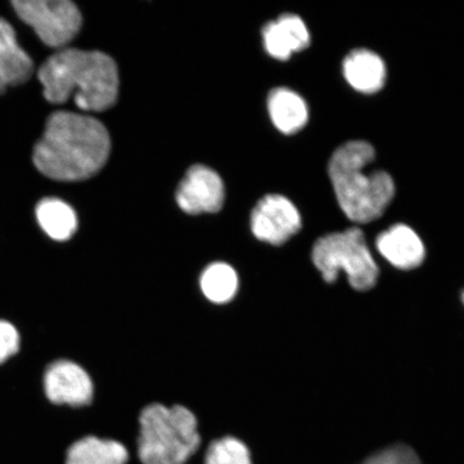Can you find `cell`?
<instances>
[{
	"label": "cell",
	"mask_w": 464,
	"mask_h": 464,
	"mask_svg": "<svg viewBox=\"0 0 464 464\" xmlns=\"http://www.w3.org/2000/svg\"><path fill=\"white\" fill-rule=\"evenodd\" d=\"M34 63L17 43L13 26L0 17V95L31 79Z\"/></svg>",
	"instance_id": "cell-12"
},
{
	"label": "cell",
	"mask_w": 464,
	"mask_h": 464,
	"mask_svg": "<svg viewBox=\"0 0 464 464\" xmlns=\"http://www.w3.org/2000/svg\"><path fill=\"white\" fill-rule=\"evenodd\" d=\"M376 247L382 256L401 270H413L426 256L425 246L416 232L404 224L393 225L377 237Z\"/></svg>",
	"instance_id": "cell-10"
},
{
	"label": "cell",
	"mask_w": 464,
	"mask_h": 464,
	"mask_svg": "<svg viewBox=\"0 0 464 464\" xmlns=\"http://www.w3.org/2000/svg\"><path fill=\"white\" fill-rule=\"evenodd\" d=\"M111 141L100 121L89 115L58 111L46 121L34 149V164L55 181H82L106 165Z\"/></svg>",
	"instance_id": "cell-1"
},
{
	"label": "cell",
	"mask_w": 464,
	"mask_h": 464,
	"mask_svg": "<svg viewBox=\"0 0 464 464\" xmlns=\"http://www.w3.org/2000/svg\"><path fill=\"white\" fill-rule=\"evenodd\" d=\"M201 438L193 411L182 405H148L139 417L138 456L142 464H185Z\"/></svg>",
	"instance_id": "cell-4"
},
{
	"label": "cell",
	"mask_w": 464,
	"mask_h": 464,
	"mask_svg": "<svg viewBox=\"0 0 464 464\" xmlns=\"http://www.w3.org/2000/svg\"><path fill=\"white\" fill-rule=\"evenodd\" d=\"M252 231L258 240L271 246H282L298 234L303 226L298 208L281 195H268L255 207Z\"/></svg>",
	"instance_id": "cell-7"
},
{
	"label": "cell",
	"mask_w": 464,
	"mask_h": 464,
	"mask_svg": "<svg viewBox=\"0 0 464 464\" xmlns=\"http://www.w3.org/2000/svg\"><path fill=\"white\" fill-rule=\"evenodd\" d=\"M38 79L45 100L51 103H63L73 97L83 111L101 112L118 100V67L111 57L100 51H57L39 68Z\"/></svg>",
	"instance_id": "cell-2"
},
{
	"label": "cell",
	"mask_w": 464,
	"mask_h": 464,
	"mask_svg": "<svg viewBox=\"0 0 464 464\" xmlns=\"http://www.w3.org/2000/svg\"><path fill=\"white\" fill-rule=\"evenodd\" d=\"M374 159L372 145L353 140L342 144L329 160L328 172L336 199L352 222H373L393 199L396 188L391 174L365 170Z\"/></svg>",
	"instance_id": "cell-3"
},
{
	"label": "cell",
	"mask_w": 464,
	"mask_h": 464,
	"mask_svg": "<svg viewBox=\"0 0 464 464\" xmlns=\"http://www.w3.org/2000/svg\"><path fill=\"white\" fill-rule=\"evenodd\" d=\"M461 299H462V303H463V304H464V290H463V292H462V294H461Z\"/></svg>",
	"instance_id": "cell-21"
},
{
	"label": "cell",
	"mask_w": 464,
	"mask_h": 464,
	"mask_svg": "<svg viewBox=\"0 0 464 464\" xmlns=\"http://www.w3.org/2000/svg\"><path fill=\"white\" fill-rule=\"evenodd\" d=\"M44 392L51 402L71 406H84L94 397V384L89 373L78 363L57 361L46 369Z\"/></svg>",
	"instance_id": "cell-9"
},
{
	"label": "cell",
	"mask_w": 464,
	"mask_h": 464,
	"mask_svg": "<svg viewBox=\"0 0 464 464\" xmlns=\"http://www.w3.org/2000/svg\"><path fill=\"white\" fill-rule=\"evenodd\" d=\"M36 217L40 227L55 241H67L78 229V218L73 208L56 198L38 203Z\"/></svg>",
	"instance_id": "cell-16"
},
{
	"label": "cell",
	"mask_w": 464,
	"mask_h": 464,
	"mask_svg": "<svg viewBox=\"0 0 464 464\" xmlns=\"http://www.w3.org/2000/svg\"><path fill=\"white\" fill-rule=\"evenodd\" d=\"M362 464H422L413 449L403 444L375 452Z\"/></svg>",
	"instance_id": "cell-19"
},
{
	"label": "cell",
	"mask_w": 464,
	"mask_h": 464,
	"mask_svg": "<svg viewBox=\"0 0 464 464\" xmlns=\"http://www.w3.org/2000/svg\"><path fill=\"white\" fill-rule=\"evenodd\" d=\"M312 259L324 281L334 283L340 271H344L351 286L361 292L374 287L380 274L359 228L319 237L313 247Z\"/></svg>",
	"instance_id": "cell-5"
},
{
	"label": "cell",
	"mask_w": 464,
	"mask_h": 464,
	"mask_svg": "<svg viewBox=\"0 0 464 464\" xmlns=\"http://www.w3.org/2000/svg\"><path fill=\"white\" fill-rule=\"evenodd\" d=\"M224 200L222 179L216 171L202 165L190 168L177 191L179 207L188 214L218 212Z\"/></svg>",
	"instance_id": "cell-8"
},
{
	"label": "cell",
	"mask_w": 464,
	"mask_h": 464,
	"mask_svg": "<svg viewBox=\"0 0 464 464\" xmlns=\"http://www.w3.org/2000/svg\"><path fill=\"white\" fill-rule=\"evenodd\" d=\"M268 108L276 129L286 135L303 130L309 120V109L304 98L285 87L270 92Z\"/></svg>",
	"instance_id": "cell-14"
},
{
	"label": "cell",
	"mask_w": 464,
	"mask_h": 464,
	"mask_svg": "<svg viewBox=\"0 0 464 464\" xmlns=\"http://www.w3.org/2000/svg\"><path fill=\"white\" fill-rule=\"evenodd\" d=\"M343 73L348 84L363 94L381 91L387 78L384 61L367 49L353 50L345 57Z\"/></svg>",
	"instance_id": "cell-13"
},
{
	"label": "cell",
	"mask_w": 464,
	"mask_h": 464,
	"mask_svg": "<svg viewBox=\"0 0 464 464\" xmlns=\"http://www.w3.org/2000/svg\"><path fill=\"white\" fill-rule=\"evenodd\" d=\"M20 348V334L13 324L0 321V363L7 362Z\"/></svg>",
	"instance_id": "cell-20"
},
{
	"label": "cell",
	"mask_w": 464,
	"mask_h": 464,
	"mask_svg": "<svg viewBox=\"0 0 464 464\" xmlns=\"http://www.w3.org/2000/svg\"><path fill=\"white\" fill-rule=\"evenodd\" d=\"M266 51L280 61H287L295 52L307 48L311 43L309 29L301 17L284 14L263 29Z\"/></svg>",
	"instance_id": "cell-11"
},
{
	"label": "cell",
	"mask_w": 464,
	"mask_h": 464,
	"mask_svg": "<svg viewBox=\"0 0 464 464\" xmlns=\"http://www.w3.org/2000/svg\"><path fill=\"white\" fill-rule=\"evenodd\" d=\"M205 464H253L251 452L241 440L225 437L208 446Z\"/></svg>",
	"instance_id": "cell-18"
},
{
	"label": "cell",
	"mask_w": 464,
	"mask_h": 464,
	"mask_svg": "<svg viewBox=\"0 0 464 464\" xmlns=\"http://www.w3.org/2000/svg\"><path fill=\"white\" fill-rule=\"evenodd\" d=\"M129 450L118 440L85 437L69 448L65 464H127Z\"/></svg>",
	"instance_id": "cell-15"
},
{
	"label": "cell",
	"mask_w": 464,
	"mask_h": 464,
	"mask_svg": "<svg viewBox=\"0 0 464 464\" xmlns=\"http://www.w3.org/2000/svg\"><path fill=\"white\" fill-rule=\"evenodd\" d=\"M14 9L50 48L65 49L82 26V15L69 0H15Z\"/></svg>",
	"instance_id": "cell-6"
},
{
	"label": "cell",
	"mask_w": 464,
	"mask_h": 464,
	"mask_svg": "<svg viewBox=\"0 0 464 464\" xmlns=\"http://www.w3.org/2000/svg\"><path fill=\"white\" fill-rule=\"evenodd\" d=\"M239 278L231 266L214 263L208 266L200 276V288L208 300L217 304H224L234 299Z\"/></svg>",
	"instance_id": "cell-17"
}]
</instances>
